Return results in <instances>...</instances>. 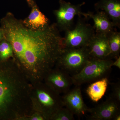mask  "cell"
I'll return each instance as SVG.
<instances>
[{
    "label": "cell",
    "mask_w": 120,
    "mask_h": 120,
    "mask_svg": "<svg viewBox=\"0 0 120 120\" xmlns=\"http://www.w3.org/2000/svg\"><path fill=\"white\" fill-rule=\"evenodd\" d=\"M1 22L4 39L12 46L17 64L32 79L45 77L56 64L63 49V38L56 23L34 30L11 12Z\"/></svg>",
    "instance_id": "6da1fadb"
},
{
    "label": "cell",
    "mask_w": 120,
    "mask_h": 120,
    "mask_svg": "<svg viewBox=\"0 0 120 120\" xmlns=\"http://www.w3.org/2000/svg\"><path fill=\"white\" fill-rule=\"evenodd\" d=\"M0 62V119L16 115L30 89L22 72L11 62Z\"/></svg>",
    "instance_id": "7a4b0ae2"
},
{
    "label": "cell",
    "mask_w": 120,
    "mask_h": 120,
    "mask_svg": "<svg viewBox=\"0 0 120 120\" xmlns=\"http://www.w3.org/2000/svg\"><path fill=\"white\" fill-rule=\"evenodd\" d=\"M113 62L111 59L91 58L79 72L71 76L73 84L80 86L106 77L111 70Z\"/></svg>",
    "instance_id": "3957f363"
},
{
    "label": "cell",
    "mask_w": 120,
    "mask_h": 120,
    "mask_svg": "<svg viewBox=\"0 0 120 120\" xmlns=\"http://www.w3.org/2000/svg\"><path fill=\"white\" fill-rule=\"evenodd\" d=\"M91 58L87 46L64 48L56 64L72 76L79 72Z\"/></svg>",
    "instance_id": "277c9868"
},
{
    "label": "cell",
    "mask_w": 120,
    "mask_h": 120,
    "mask_svg": "<svg viewBox=\"0 0 120 120\" xmlns=\"http://www.w3.org/2000/svg\"><path fill=\"white\" fill-rule=\"evenodd\" d=\"M65 32L64 37L62 39L63 49L86 47L95 33L93 26L86 22L82 16H79L73 30Z\"/></svg>",
    "instance_id": "5b68a950"
},
{
    "label": "cell",
    "mask_w": 120,
    "mask_h": 120,
    "mask_svg": "<svg viewBox=\"0 0 120 120\" xmlns=\"http://www.w3.org/2000/svg\"><path fill=\"white\" fill-rule=\"evenodd\" d=\"M59 4V8L54 11L56 20V25L60 31H65L72 29L76 15L83 16L84 13L82 12V7L86 3L73 5L64 0H60Z\"/></svg>",
    "instance_id": "8992f818"
},
{
    "label": "cell",
    "mask_w": 120,
    "mask_h": 120,
    "mask_svg": "<svg viewBox=\"0 0 120 120\" xmlns=\"http://www.w3.org/2000/svg\"><path fill=\"white\" fill-rule=\"evenodd\" d=\"M120 102L111 96L104 102L94 108H88L90 117L94 120H111L120 114Z\"/></svg>",
    "instance_id": "52a82bcc"
},
{
    "label": "cell",
    "mask_w": 120,
    "mask_h": 120,
    "mask_svg": "<svg viewBox=\"0 0 120 120\" xmlns=\"http://www.w3.org/2000/svg\"><path fill=\"white\" fill-rule=\"evenodd\" d=\"M87 47L91 58L106 60L112 58L106 35L95 33Z\"/></svg>",
    "instance_id": "ba28073f"
},
{
    "label": "cell",
    "mask_w": 120,
    "mask_h": 120,
    "mask_svg": "<svg viewBox=\"0 0 120 120\" xmlns=\"http://www.w3.org/2000/svg\"><path fill=\"white\" fill-rule=\"evenodd\" d=\"M64 106L78 116L84 115L88 107L84 103L79 86L69 90L62 98Z\"/></svg>",
    "instance_id": "9c48e42d"
},
{
    "label": "cell",
    "mask_w": 120,
    "mask_h": 120,
    "mask_svg": "<svg viewBox=\"0 0 120 120\" xmlns=\"http://www.w3.org/2000/svg\"><path fill=\"white\" fill-rule=\"evenodd\" d=\"M45 77L50 88L57 93L65 94L70 90L73 84L71 76L62 69V71H53L52 69Z\"/></svg>",
    "instance_id": "30bf717a"
},
{
    "label": "cell",
    "mask_w": 120,
    "mask_h": 120,
    "mask_svg": "<svg viewBox=\"0 0 120 120\" xmlns=\"http://www.w3.org/2000/svg\"><path fill=\"white\" fill-rule=\"evenodd\" d=\"M96 13L88 11L84 13V17L86 19H91L94 22L95 33L107 35L114 30L112 22L107 15L102 11H96Z\"/></svg>",
    "instance_id": "8fae6325"
},
{
    "label": "cell",
    "mask_w": 120,
    "mask_h": 120,
    "mask_svg": "<svg viewBox=\"0 0 120 120\" xmlns=\"http://www.w3.org/2000/svg\"><path fill=\"white\" fill-rule=\"evenodd\" d=\"M96 11L105 12L115 27H120V1L119 0H99L94 4Z\"/></svg>",
    "instance_id": "7c38bea8"
},
{
    "label": "cell",
    "mask_w": 120,
    "mask_h": 120,
    "mask_svg": "<svg viewBox=\"0 0 120 120\" xmlns=\"http://www.w3.org/2000/svg\"><path fill=\"white\" fill-rule=\"evenodd\" d=\"M30 14L22 20L26 27L34 30H43L49 25V19L39 10L36 3L32 5Z\"/></svg>",
    "instance_id": "4fadbf2b"
},
{
    "label": "cell",
    "mask_w": 120,
    "mask_h": 120,
    "mask_svg": "<svg viewBox=\"0 0 120 120\" xmlns=\"http://www.w3.org/2000/svg\"><path fill=\"white\" fill-rule=\"evenodd\" d=\"M108 84V78L103 77L92 82L87 88L86 92L91 101L98 102L105 95Z\"/></svg>",
    "instance_id": "5bb4252c"
},
{
    "label": "cell",
    "mask_w": 120,
    "mask_h": 120,
    "mask_svg": "<svg viewBox=\"0 0 120 120\" xmlns=\"http://www.w3.org/2000/svg\"><path fill=\"white\" fill-rule=\"evenodd\" d=\"M107 38L112 58H116L120 56V33L113 30L107 35Z\"/></svg>",
    "instance_id": "9a60e30c"
},
{
    "label": "cell",
    "mask_w": 120,
    "mask_h": 120,
    "mask_svg": "<svg viewBox=\"0 0 120 120\" xmlns=\"http://www.w3.org/2000/svg\"><path fill=\"white\" fill-rule=\"evenodd\" d=\"M13 48L11 43L5 39L0 41V60L5 61L13 57Z\"/></svg>",
    "instance_id": "2e32d148"
},
{
    "label": "cell",
    "mask_w": 120,
    "mask_h": 120,
    "mask_svg": "<svg viewBox=\"0 0 120 120\" xmlns=\"http://www.w3.org/2000/svg\"><path fill=\"white\" fill-rule=\"evenodd\" d=\"M74 114L67 108L60 109L51 117L50 119L56 120H74Z\"/></svg>",
    "instance_id": "e0dca14e"
},
{
    "label": "cell",
    "mask_w": 120,
    "mask_h": 120,
    "mask_svg": "<svg viewBox=\"0 0 120 120\" xmlns=\"http://www.w3.org/2000/svg\"><path fill=\"white\" fill-rule=\"evenodd\" d=\"M112 96L117 101L120 102V83L112 84Z\"/></svg>",
    "instance_id": "ac0fdd59"
},
{
    "label": "cell",
    "mask_w": 120,
    "mask_h": 120,
    "mask_svg": "<svg viewBox=\"0 0 120 120\" xmlns=\"http://www.w3.org/2000/svg\"><path fill=\"white\" fill-rule=\"evenodd\" d=\"M116 60L114 61H113L112 64V67L115 66L118 68L119 69H120V56H119L118 57L116 58Z\"/></svg>",
    "instance_id": "d6986e66"
},
{
    "label": "cell",
    "mask_w": 120,
    "mask_h": 120,
    "mask_svg": "<svg viewBox=\"0 0 120 120\" xmlns=\"http://www.w3.org/2000/svg\"><path fill=\"white\" fill-rule=\"evenodd\" d=\"M45 118L41 116H35L32 117L31 118V120H45Z\"/></svg>",
    "instance_id": "ffe728a7"
},
{
    "label": "cell",
    "mask_w": 120,
    "mask_h": 120,
    "mask_svg": "<svg viewBox=\"0 0 120 120\" xmlns=\"http://www.w3.org/2000/svg\"><path fill=\"white\" fill-rule=\"evenodd\" d=\"M4 38V31L1 28H0V41Z\"/></svg>",
    "instance_id": "44dd1931"
},
{
    "label": "cell",
    "mask_w": 120,
    "mask_h": 120,
    "mask_svg": "<svg viewBox=\"0 0 120 120\" xmlns=\"http://www.w3.org/2000/svg\"><path fill=\"white\" fill-rule=\"evenodd\" d=\"M26 0L30 7H32V5L35 2L34 0Z\"/></svg>",
    "instance_id": "7402d4cb"
},
{
    "label": "cell",
    "mask_w": 120,
    "mask_h": 120,
    "mask_svg": "<svg viewBox=\"0 0 120 120\" xmlns=\"http://www.w3.org/2000/svg\"><path fill=\"white\" fill-rule=\"evenodd\" d=\"M120 120V114H117L114 117L113 120Z\"/></svg>",
    "instance_id": "603a6c76"
}]
</instances>
